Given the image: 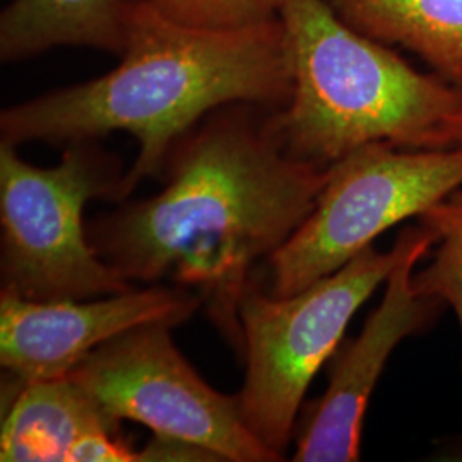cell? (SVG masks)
Listing matches in <instances>:
<instances>
[{
	"label": "cell",
	"instance_id": "1",
	"mask_svg": "<svg viewBox=\"0 0 462 462\" xmlns=\"http://www.w3.org/2000/svg\"><path fill=\"white\" fill-rule=\"evenodd\" d=\"M271 114L248 103L211 112L170 151L163 190L88 225L99 259L124 280L196 288L238 353L254 264L310 216L329 171L290 156Z\"/></svg>",
	"mask_w": 462,
	"mask_h": 462
},
{
	"label": "cell",
	"instance_id": "2",
	"mask_svg": "<svg viewBox=\"0 0 462 462\" xmlns=\"http://www.w3.org/2000/svg\"><path fill=\"white\" fill-rule=\"evenodd\" d=\"M291 89L280 17L238 30H202L166 17L149 0H127L120 64L97 79L2 110L0 143L17 148L131 134L139 152L122 182L125 199L144 179L163 173L175 143L204 116L235 103L281 110Z\"/></svg>",
	"mask_w": 462,
	"mask_h": 462
},
{
	"label": "cell",
	"instance_id": "3",
	"mask_svg": "<svg viewBox=\"0 0 462 462\" xmlns=\"http://www.w3.org/2000/svg\"><path fill=\"white\" fill-rule=\"evenodd\" d=\"M280 19L293 89L271 124L300 162L329 168L372 143L418 149L462 108V91L353 30L329 0H281Z\"/></svg>",
	"mask_w": 462,
	"mask_h": 462
},
{
	"label": "cell",
	"instance_id": "4",
	"mask_svg": "<svg viewBox=\"0 0 462 462\" xmlns=\"http://www.w3.org/2000/svg\"><path fill=\"white\" fill-rule=\"evenodd\" d=\"M125 171L98 139L69 143L42 168L0 143L2 291L34 301L89 300L134 290L99 259L84 226L91 199H120Z\"/></svg>",
	"mask_w": 462,
	"mask_h": 462
},
{
	"label": "cell",
	"instance_id": "5",
	"mask_svg": "<svg viewBox=\"0 0 462 462\" xmlns=\"http://www.w3.org/2000/svg\"><path fill=\"white\" fill-rule=\"evenodd\" d=\"M399 257L366 247L329 276L288 297L248 280L238 307L245 380L238 399L247 429L281 461L305 393L339 346L349 320L387 280Z\"/></svg>",
	"mask_w": 462,
	"mask_h": 462
},
{
	"label": "cell",
	"instance_id": "6",
	"mask_svg": "<svg viewBox=\"0 0 462 462\" xmlns=\"http://www.w3.org/2000/svg\"><path fill=\"white\" fill-rule=\"evenodd\" d=\"M462 187V148L372 143L329 166L314 211L269 259L271 295L288 297L347 264L383 231Z\"/></svg>",
	"mask_w": 462,
	"mask_h": 462
},
{
	"label": "cell",
	"instance_id": "7",
	"mask_svg": "<svg viewBox=\"0 0 462 462\" xmlns=\"http://www.w3.org/2000/svg\"><path fill=\"white\" fill-rule=\"evenodd\" d=\"M170 329L148 324L127 330L93 349L69 377L116 423L133 420L216 461H281L247 429L238 399L200 379Z\"/></svg>",
	"mask_w": 462,
	"mask_h": 462
},
{
	"label": "cell",
	"instance_id": "8",
	"mask_svg": "<svg viewBox=\"0 0 462 462\" xmlns=\"http://www.w3.org/2000/svg\"><path fill=\"white\" fill-rule=\"evenodd\" d=\"M200 305V295L177 284L59 301H34L2 291L0 365L7 374L2 393L11 397L34 380L66 377L103 343L148 324L173 328Z\"/></svg>",
	"mask_w": 462,
	"mask_h": 462
},
{
	"label": "cell",
	"instance_id": "9",
	"mask_svg": "<svg viewBox=\"0 0 462 462\" xmlns=\"http://www.w3.org/2000/svg\"><path fill=\"white\" fill-rule=\"evenodd\" d=\"M399 257L379 309L368 315L355 337L330 370L329 387L320 397L298 435L297 462H355L360 459L365 414L380 374L391 353L410 334L421 329L442 305L421 297L413 282L414 265L435 244L431 231L410 226L396 240Z\"/></svg>",
	"mask_w": 462,
	"mask_h": 462
},
{
	"label": "cell",
	"instance_id": "10",
	"mask_svg": "<svg viewBox=\"0 0 462 462\" xmlns=\"http://www.w3.org/2000/svg\"><path fill=\"white\" fill-rule=\"evenodd\" d=\"M5 404L0 431L4 462H69L86 435L120 429L69 375L24 383L4 399Z\"/></svg>",
	"mask_w": 462,
	"mask_h": 462
},
{
	"label": "cell",
	"instance_id": "11",
	"mask_svg": "<svg viewBox=\"0 0 462 462\" xmlns=\"http://www.w3.org/2000/svg\"><path fill=\"white\" fill-rule=\"evenodd\" d=\"M127 0H13L0 14L2 62L26 60L57 47L122 55Z\"/></svg>",
	"mask_w": 462,
	"mask_h": 462
},
{
	"label": "cell",
	"instance_id": "12",
	"mask_svg": "<svg viewBox=\"0 0 462 462\" xmlns=\"http://www.w3.org/2000/svg\"><path fill=\"white\" fill-rule=\"evenodd\" d=\"M353 30L418 55L462 91V0H329Z\"/></svg>",
	"mask_w": 462,
	"mask_h": 462
},
{
	"label": "cell",
	"instance_id": "13",
	"mask_svg": "<svg viewBox=\"0 0 462 462\" xmlns=\"http://www.w3.org/2000/svg\"><path fill=\"white\" fill-rule=\"evenodd\" d=\"M435 236L433 261L413 276L421 297L448 303L462 329V187L418 217Z\"/></svg>",
	"mask_w": 462,
	"mask_h": 462
},
{
	"label": "cell",
	"instance_id": "14",
	"mask_svg": "<svg viewBox=\"0 0 462 462\" xmlns=\"http://www.w3.org/2000/svg\"><path fill=\"white\" fill-rule=\"evenodd\" d=\"M162 14L202 30H238L280 17L281 0H149Z\"/></svg>",
	"mask_w": 462,
	"mask_h": 462
},
{
	"label": "cell",
	"instance_id": "15",
	"mask_svg": "<svg viewBox=\"0 0 462 462\" xmlns=\"http://www.w3.org/2000/svg\"><path fill=\"white\" fill-rule=\"evenodd\" d=\"M462 148V108L444 118L418 149Z\"/></svg>",
	"mask_w": 462,
	"mask_h": 462
}]
</instances>
